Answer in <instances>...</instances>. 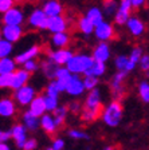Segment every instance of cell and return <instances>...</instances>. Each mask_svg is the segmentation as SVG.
Listing matches in <instances>:
<instances>
[{
    "label": "cell",
    "instance_id": "obj_1",
    "mask_svg": "<svg viewBox=\"0 0 149 150\" xmlns=\"http://www.w3.org/2000/svg\"><path fill=\"white\" fill-rule=\"evenodd\" d=\"M122 114H124L122 105L120 103L118 99H115L109 103L99 115H101V118L105 122L106 126H109V127H117L122 121Z\"/></svg>",
    "mask_w": 149,
    "mask_h": 150
},
{
    "label": "cell",
    "instance_id": "obj_2",
    "mask_svg": "<svg viewBox=\"0 0 149 150\" xmlns=\"http://www.w3.org/2000/svg\"><path fill=\"white\" fill-rule=\"evenodd\" d=\"M93 60V56L89 54H73V56L68 59V62L65 66L71 74L81 75L90 67Z\"/></svg>",
    "mask_w": 149,
    "mask_h": 150
},
{
    "label": "cell",
    "instance_id": "obj_3",
    "mask_svg": "<svg viewBox=\"0 0 149 150\" xmlns=\"http://www.w3.org/2000/svg\"><path fill=\"white\" fill-rule=\"evenodd\" d=\"M14 91H15V93H14V100H15V103H18L19 106H22V107L28 106L30 102H31V100L34 99V97L36 95V90L28 83L23 84L22 87L16 88V90H14Z\"/></svg>",
    "mask_w": 149,
    "mask_h": 150
},
{
    "label": "cell",
    "instance_id": "obj_4",
    "mask_svg": "<svg viewBox=\"0 0 149 150\" xmlns=\"http://www.w3.org/2000/svg\"><path fill=\"white\" fill-rule=\"evenodd\" d=\"M93 35L97 38V39H98L99 42H109V40H112L113 38L115 36L114 25H113L110 22H108V20H105V19H103L101 23H98L97 25H94Z\"/></svg>",
    "mask_w": 149,
    "mask_h": 150
},
{
    "label": "cell",
    "instance_id": "obj_5",
    "mask_svg": "<svg viewBox=\"0 0 149 150\" xmlns=\"http://www.w3.org/2000/svg\"><path fill=\"white\" fill-rule=\"evenodd\" d=\"M1 24H19L22 25L26 20V15L20 7L14 6L1 13Z\"/></svg>",
    "mask_w": 149,
    "mask_h": 150
},
{
    "label": "cell",
    "instance_id": "obj_6",
    "mask_svg": "<svg viewBox=\"0 0 149 150\" xmlns=\"http://www.w3.org/2000/svg\"><path fill=\"white\" fill-rule=\"evenodd\" d=\"M27 24L32 30L44 31L47 28V16L42 8H34L27 18Z\"/></svg>",
    "mask_w": 149,
    "mask_h": 150
},
{
    "label": "cell",
    "instance_id": "obj_7",
    "mask_svg": "<svg viewBox=\"0 0 149 150\" xmlns=\"http://www.w3.org/2000/svg\"><path fill=\"white\" fill-rule=\"evenodd\" d=\"M132 3L130 0H120L117 7V11L113 15V20L114 24L117 25H125L126 20L129 19V16L132 15Z\"/></svg>",
    "mask_w": 149,
    "mask_h": 150
},
{
    "label": "cell",
    "instance_id": "obj_8",
    "mask_svg": "<svg viewBox=\"0 0 149 150\" xmlns=\"http://www.w3.org/2000/svg\"><path fill=\"white\" fill-rule=\"evenodd\" d=\"M85 87H83V82L82 78L78 74H71L70 78L66 81V86H65V93H67L71 97H81L82 94L85 93Z\"/></svg>",
    "mask_w": 149,
    "mask_h": 150
},
{
    "label": "cell",
    "instance_id": "obj_9",
    "mask_svg": "<svg viewBox=\"0 0 149 150\" xmlns=\"http://www.w3.org/2000/svg\"><path fill=\"white\" fill-rule=\"evenodd\" d=\"M0 28H1V30H0L1 38L8 42H11V43H16L18 40H20L23 34H24L23 27L19 24H3Z\"/></svg>",
    "mask_w": 149,
    "mask_h": 150
},
{
    "label": "cell",
    "instance_id": "obj_10",
    "mask_svg": "<svg viewBox=\"0 0 149 150\" xmlns=\"http://www.w3.org/2000/svg\"><path fill=\"white\" fill-rule=\"evenodd\" d=\"M67 28H68V22L63 15H56V16H50V18H47L46 30L48 32H51V34L67 31Z\"/></svg>",
    "mask_w": 149,
    "mask_h": 150
},
{
    "label": "cell",
    "instance_id": "obj_11",
    "mask_svg": "<svg viewBox=\"0 0 149 150\" xmlns=\"http://www.w3.org/2000/svg\"><path fill=\"white\" fill-rule=\"evenodd\" d=\"M125 25H126L129 34L134 38L143 36L144 32H145V23H144L143 19H140L138 16L130 15L129 19L126 20V23H125Z\"/></svg>",
    "mask_w": 149,
    "mask_h": 150
},
{
    "label": "cell",
    "instance_id": "obj_12",
    "mask_svg": "<svg viewBox=\"0 0 149 150\" xmlns=\"http://www.w3.org/2000/svg\"><path fill=\"white\" fill-rule=\"evenodd\" d=\"M73 51L67 47L65 48H55L54 51L48 54V59L51 62H54L56 66H65L66 63L68 62V59L73 56Z\"/></svg>",
    "mask_w": 149,
    "mask_h": 150
},
{
    "label": "cell",
    "instance_id": "obj_13",
    "mask_svg": "<svg viewBox=\"0 0 149 150\" xmlns=\"http://www.w3.org/2000/svg\"><path fill=\"white\" fill-rule=\"evenodd\" d=\"M102 105V93L99 88H91L89 90L86 99H85V109L90 110H101Z\"/></svg>",
    "mask_w": 149,
    "mask_h": 150
},
{
    "label": "cell",
    "instance_id": "obj_14",
    "mask_svg": "<svg viewBox=\"0 0 149 150\" xmlns=\"http://www.w3.org/2000/svg\"><path fill=\"white\" fill-rule=\"evenodd\" d=\"M110 55H112V50H110V46H109L108 42H99L93 50V56L94 60H98V62H103L106 63L110 59Z\"/></svg>",
    "mask_w": 149,
    "mask_h": 150
},
{
    "label": "cell",
    "instance_id": "obj_15",
    "mask_svg": "<svg viewBox=\"0 0 149 150\" xmlns=\"http://www.w3.org/2000/svg\"><path fill=\"white\" fill-rule=\"evenodd\" d=\"M126 74L128 72L125 71H118L117 74H114L112 82H110V87H112L113 95L115 99H120L122 93H124V81L126 78Z\"/></svg>",
    "mask_w": 149,
    "mask_h": 150
},
{
    "label": "cell",
    "instance_id": "obj_16",
    "mask_svg": "<svg viewBox=\"0 0 149 150\" xmlns=\"http://www.w3.org/2000/svg\"><path fill=\"white\" fill-rule=\"evenodd\" d=\"M9 133H11V138H14V141H15L16 146H18L19 149H22L24 141L28 138L27 137V129H26L22 123H16V125H14L12 127H11Z\"/></svg>",
    "mask_w": 149,
    "mask_h": 150
},
{
    "label": "cell",
    "instance_id": "obj_17",
    "mask_svg": "<svg viewBox=\"0 0 149 150\" xmlns=\"http://www.w3.org/2000/svg\"><path fill=\"white\" fill-rule=\"evenodd\" d=\"M16 114V103L12 98H1L0 99V117L11 118Z\"/></svg>",
    "mask_w": 149,
    "mask_h": 150
},
{
    "label": "cell",
    "instance_id": "obj_18",
    "mask_svg": "<svg viewBox=\"0 0 149 150\" xmlns=\"http://www.w3.org/2000/svg\"><path fill=\"white\" fill-rule=\"evenodd\" d=\"M43 12L46 13L47 18L50 16H56V15H62L63 13V6L59 0H46L43 3Z\"/></svg>",
    "mask_w": 149,
    "mask_h": 150
},
{
    "label": "cell",
    "instance_id": "obj_19",
    "mask_svg": "<svg viewBox=\"0 0 149 150\" xmlns=\"http://www.w3.org/2000/svg\"><path fill=\"white\" fill-rule=\"evenodd\" d=\"M31 78V72L26 71L24 69H20V70H15L14 71V79H12V84L11 87L12 90H16V88L22 87L23 84H27L28 81Z\"/></svg>",
    "mask_w": 149,
    "mask_h": 150
},
{
    "label": "cell",
    "instance_id": "obj_20",
    "mask_svg": "<svg viewBox=\"0 0 149 150\" xmlns=\"http://www.w3.org/2000/svg\"><path fill=\"white\" fill-rule=\"evenodd\" d=\"M39 54H41V47L36 46V44H34V46H31L30 48L24 50L23 52L18 54V55L15 56V62H16V64H23L26 60L35 59Z\"/></svg>",
    "mask_w": 149,
    "mask_h": 150
},
{
    "label": "cell",
    "instance_id": "obj_21",
    "mask_svg": "<svg viewBox=\"0 0 149 150\" xmlns=\"http://www.w3.org/2000/svg\"><path fill=\"white\" fill-rule=\"evenodd\" d=\"M39 126L43 129V131H46L47 134H55L56 130H58V126L55 125L53 115L48 114V112H44L39 117Z\"/></svg>",
    "mask_w": 149,
    "mask_h": 150
},
{
    "label": "cell",
    "instance_id": "obj_22",
    "mask_svg": "<svg viewBox=\"0 0 149 150\" xmlns=\"http://www.w3.org/2000/svg\"><path fill=\"white\" fill-rule=\"evenodd\" d=\"M71 40L70 34L67 31H62V32H55L51 35V46L55 48H65L68 46Z\"/></svg>",
    "mask_w": 149,
    "mask_h": 150
},
{
    "label": "cell",
    "instance_id": "obj_23",
    "mask_svg": "<svg viewBox=\"0 0 149 150\" xmlns=\"http://www.w3.org/2000/svg\"><path fill=\"white\" fill-rule=\"evenodd\" d=\"M28 111L31 112V114H34L35 117H38V118H39L42 114L46 112V107H44L43 97H42V95H38V94L35 95L34 99L28 105Z\"/></svg>",
    "mask_w": 149,
    "mask_h": 150
},
{
    "label": "cell",
    "instance_id": "obj_24",
    "mask_svg": "<svg viewBox=\"0 0 149 150\" xmlns=\"http://www.w3.org/2000/svg\"><path fill=\"white\" fill-rule=\"evenodd\" d=\"M141 55H143V48L138 46L133 47L130 54L128 55V66H126V70H125V71L126 72L133 71V70L137 67V64H138V60H140Z\"/></svg>",
    "mask_w": 149,
    "mask_h": 150
},
{
    "label": "cell",
    "instance_id": "obj_25",
    "mask_svg": "<svg viewBox=\"0 0 149 150\" xmlns=\"http://www.w3.org/2000/svg\"><path fill=\"white\" fill-rule=\"evenodd\" d=\"M22 125L30 131H36L39 129V118L27 110L22 115Z\"/></svg>",
    "mask_w": 149,
    "mask_h": 150
},
{
    "label": "cell",
    "instance_id": "obj_26",
    "mask_svg": "<svg viewBox=\"0 0 149 150\" xmlns=\"http://www.w3.org/2000/svg\"><path fill=\"white\" fill-rule=\"evenodd\" d=\"M86 16L89 19V22L91 23L93 25H97L98 23H101L105 19V15L102 13V9L99 8V7H90V8L86 11Z\"/></svg>",
    "mask_w": 149,
    "mask_h": 150
},
{
    "label": "cell",
    "instance_id": "obj_27",
    "mask_svg": "<svg viewBox=\"0 0 149 150\" xmlns=\"http://www.w3.org/2000/svg\"><path fill=\"white\" fill-rule=\"evenodd\" d=\"M106 72V64L103 62H98V60H93V63L90 64V67L83 72V75H93V76H102Z\"/></svg>",
    "mask_w": 149,
    "mask_h": 150
},
{
    "label": "cell",
    "instance_id": "obj_28",
    "mask_svg": "<svg viewBox=\"0 0 149 150\" xmlns=\"http://www.w3.org/2000/svg\"><path fill=\"white\" fill-rule=\"evenodd\" d=\"M16 70V62L15 59L6 56L0 58V74H11Z\"/></svg>",
    "mask_w": 149,
    "mask_h": 150
},
{
    "label": "cell",
    "instance_id": "obj_29",
    "mask_svg": "<svg viewBox=\"0 0 149 150\" xmlns=\"http://www.w3.org/2000/svg\"><path fill=\"white\" fill-rule=\"evenodd\" d=\"M67 107L66 106H58L55 110L53 111V118H54V122H55V125L58 126H62L65 123L66 118H67Z\"/></svg>",
    "mask_w": 149,
    "mask_h": 150
},
{
    "label": "cell",
    "instance_id": "obj_30",
    "mask_svg": "<svg viewBox=\"0 0 149 150\" xmlns=\"http://www.w3.org/2000/svg\"><path fill=\"white\" fill-rule=\"evenodd\" d=\"M78 30L83 35L89 36V35H93L94 25L89 22V19H87L86 16H81V18L78 19Z\"/></svg>",
    "mask_w": 149,
    "mask_h": 150
},
{
    "label": "cell",
    "instance_id": "obj_31",
    "mask_svg": "<svg viewBox=\"0 0 149 150\" xmlns=\"http://www.w3.org/2000/svg\"><path fill=\"white\" fill-rule=\"evenodd\" d=\"M117 7H118V3L117 0H103L102 3V13L106 16H113L117 11Z\"/></svg>",
    "mask_w": 149,
    "mask_h": 150
},
{
    "label": "cell",
    "instance_id": "obj_32",
    "mask_svg": "<svg viewBox=\"0 0 149 150\" xmlns=\"http://www.w3.org/2000/svg\"><path fill=\"white\" fill-rule=\"evenodd\" d=\"M43 97V103L46 107V112H53L56 107L59 106V98H54V97H48V95H42Z\"/></svg>",
    "mask_w": 149,
    "mask_h": 150
},
{
    "label": "cell",
    "instance_id": "obj_33",
    "mask_svg": "<svg viewBox=\"0 0 149 150\" xmlns=\"http://www.w3.org/2000/svg\"><path fill=\"white\" fill-rule=\"evenodd\" d=\"M14 51V43L6 40V39H0V58H6L9 56Z\"/></svg>",
    "mask_w": 149,
    "mask_h": 150
},
{
    "label": "cell",
    "instance_id": "obj_34",
    "mask_svg": "<svg viewBox=\"0 0 149 150\" xmlns=\"http://www.w3.org/2000/svg\"><path fill=\"white\" fill-rule=\"evenodd\" d=\"M101 114V110H90V109H83L81 112V117L85 122H94Z\"/></svg>",
    "mask_w": 149,
    "mask_h": 150
},
{
    "label": "cell",
    "instance_id": "obj_35",
    "mask_svg": "<svg viewBox=\"0 0 149 150\" xmlns=\"http://www.w3.org/2000/svg\"><path fill=\"white\" fill-rule=\"evenodd\" d=\"M138 95H140V99L144 103L149 102V83L148 81H143L138 84Z\"/></svg>",
    "mask_w": 149,
    "mask_h": 150
},
{
    "label": "cell",
    "instance_id": "obj_36",
    "mask_svg": "<svg viewBox=\"0 0 149 150\" xmlns=\"http://www.w3.org/2000/svg\"><path fill=\"white\" fill-rule=\"evenodd\" d=\"M82 82H83L85 90L89 91V90H91V88L98 87L99 79L97 78V76H93V75H85L83 79H82Z\"/></svg>",
    "mask_w": 149,
    "mask_h": 150
},
{
    "label": "cell",
    "instance_id": "obj_37",
    "mask_svg": "<svg viewBox=\"0 0 149 150\" xmlns=\"http://www.w3.org/2000/svg\"><path fill=\"white\" fill-rule=\"evenodd\" d=\"M67 134L71 139H77V141L90 139V135L87 134V133H85V131H82V130H78V129H71V130H68Z\"/></svg>",
    "mask_w": 149,
    "mask_h": 150
},
{
    "label": "cell",
    "instance_id": "obj_38",
    "mask_svg": "<svg viewBox=\"0 0 149 150\" xmlns=\"http://www.w3.org/2000/svg\"><path fill=\"white\" fill-rule=\"evenodd\" d=\"M70 75H71V72L67 70V67H56L55 72H54V78L66 82L68 78H70Z\"/></svg>",
    "mask_w": 149,
    "mask_h": 150
},
{
    "label": "cell",
    "instance_id": "obj_39",
    "mask_svg": "<svg viewBox=\"0 0 149 150\" xmlns=\"http://www.w3.org/2000/svg\"><path fill=\"white\" fill-rule=\"evenodd\" d=\"M42 69H43V72L46 74V76H48V78H54V72H55V69L58 67V66L55 64L54 62H51V60H47V62H43L42 63Z\"/></svg>",
    "mask_w": 149,
    "mask_h": 150
},
{
    "label": "cell",
    "instance_id": "obj_40",
    "mask_svg": "<svg viewBox=\"0 0 149 150\" xmlns=\"http://www.w3.org/2000/svg\"><path fill=\"white\" fill-rule=\"evenodd\" d=\"M14 72L11 74H0V88H9L12 84Z\"/></svg>",
    "mask_w": 149,
    "mask_h": 150
},
{
    "label": "cell",
    "instance_id": "obj_41",
    "mask_svg": "<svg viewBox=\"0 0 149 150\" xmlns=\"http://www.w3.org/2000/svg\"><path fill=\"white\" fill-rule=\"evenodd\" d=\"M114 66L118 71H125L128 66V55H118L114 60Z\"/></svg>",
    "mask_w": 149,
    "mask_h": 150
},
{
    "label": "cell",
    "instance_id": "obj_42",
    "mask_svg": "<svg viewBox=\"0 0 149 150\" xmlns=\"http://www.w3.org/2000/svg\"><path fill=\"white\" fill-rule=\"evenodd\" d=\"M46 95H48V97H54V98H59V90L56 88V84H55V81H51L48 84H47L46 87Z\"/></svg>",
    "mask_w": 149,
    "mask_h": 150
},
{
    "label": "cell",
    "instance_id": "obj_43",
    "mask_svg": "<svg viewBox=\"0 0 149 150\" xmlns=\"http://www.w3.org/2000/svg\"><path fill=\"white\" fill-rule=\"evenodd\" d=\"M22 66H23V69H24L26 71H28V72H35L38 69H39V63L36 62V58H35V59L26 60Z\"/></svg>",
    "mask_w": 149,
    "mask_h": 150
},
{
    "label": "cell",
    "instance_id": "obj_44",
    "mask_svg": "<svg viewBox=\"0 0 149 150\" xmlns=\"http://www.w3.org/2000/svg\"><path fill=\"white\" fill-rule=\"evenodd\" d=\"M38 147V141L35 138H27L23 144L22 149L23 150H35Z\"/></svg>",
    "mask_w": 149,
    "mask_h": 150
},
{
    "label": "cell",
    "instance_id": "obj_45",
    "mask_svg": "<svg viewBox=\"0 0 149 150\" xmlns=\"http://www.w3.org/2000/svg\"><path fill=\"white\" fill-rule=\"evenodd\" d=\"M67 110L70 112H73V114H78V112L82 110V106H81V103L78 102V100H71V102L68 103Z\"/></svg>",
    "mask_w": 149,
    "mask_h": 150
},
{
    "label": "cell",
    "instance_id": "obj_46",
    "mask_svg": "<svg viewBox=\"0 0 149 150\" xmlns=\"http://www.w3.org/2000/svg\"><path fill=\"white\" fill-rule=\"evenodd\" d=\"M15 0H0V13L6 12L7 9H9L11 7L15 6Z\"/></svg>",
    "mask_w": 149,
    "mask_h": 150
},
{
    "label": "cell",
    "instance_id": "obj_47",
    "mask_svg": "<svg viewBox=\"0 0 149 150\" xmlns=\"http://www.w3.org/2000/svg\"><path fill=\"white\" fill-rule=\"evenodd\" d=\"M137 66H140V69L143 70V71H148L149 70V56L146 55H141V58H140V60H138V64Z\"/></svg>",
    "mask_w": 149,
    "mask_h": 150
},
{
    "label": "cell",
    "instance_id": "obj_48",
    "mask_svg": "<svg viewBox=\"0 0 149 150\" xmlns=\"http://www.w3.org/2000/svg\"><path fill=\"white\" fill-rule=\"evenodd\" d=\"M51 147H53L54 150H62V149H65V141H63L62 138H55V139L53 141Z\"/></svg>",
    "mask_w": 149,
    "mask_h": 150
},
{
    "label": "cell",
    "instance_id": "obj_49",
    "mask_svg": "<svg viewBox=\"0 0 149 150\" xmlns=\"http://www.w3.org/2000/svg\"><path fill=\"white\" fill-rule=\"evenodd\" d=\"M9 139H11V133L7 130H1V129H0V144L8 142Z\"/></svg>",
    "mask_w": 149,
    "mask_h": 150
},
{
    "label": "cell",
    "instance_id": "obj_50",
    "mask_svg": "<svg viewBox=\"0 0 149 150\" xmlns=\"http://www.w3.org/2000/svg\"><path fill=\"white\" fill-rule=\"evenodd\" d=\"M146 1H148V0H130L132 8H133V9H140L141 7L145 6Z\"/></svg>",
    "mask_w": 149,
    "mask_h": 150
},
{
    "label": "cell",
    "instance_id": "obj_51",
    "mask_svg": "<svg viewBox=\"0 0 149 150\" xmlns=\"http://www.w3.org/2000/svg\"><path fill=\"white\" fill-rule=\"evenodd\" d=\"M0 150H11V147L7 145V142H3V144H0Z\"/></svg>",
    "mask_w": 149,
    "mask_h": 150
},
{
    "label": "cell",
    "instance_id": "obj_52",
    "mask_svg": "<svg viewBox=\"0 0 149 150\" xmlns=\"http://www.w3.org/2000/svg\"><path fill=\"white\" fill-rule=\"evenodd\" d=\"M102 150H114V147L113 146H106V147H103Z\"/></svg>",
    "mask_w": 149,
    "mask_h": 150
},
{
    "label": "cell",
    "instance_id": "obj_53",
    "mask_svg": "<svg viewBox=\"0 0 149 150\" xmlns=\"http://www.w3.org/2000/svg\"><path fill=\"white\" fill-rule=\"evenodd\" d=\"M16 3H23V1H26V0H15Z\"/></svg>",
    "mask_w": 149,
    "mask_h": 150
},
{
    "label": "cell",
    "instance_id": "obj_54",
    "mask_svg": "<svg viewBox=\"0 0 149 150\" xmlns=\"http://www.w3.org/2000/svg\"><path fill=\"white\" fill-rule=\"evenodd\" d=\"M38 1H39V3H44V1H46V0H38Z\"/></svg>",
    "mask_w": 149,
    "mask_h": 150
},
{
    "label": "cell",
    "instance_id": "obj_55",
    "mask_svg": "<svg viewBox=\"0 0 149 150\" xmlns=\"http://www.w3.org/2000/svg\"><path fill=\"white\" fill-rule=\"evenodd\" d=\"M46 150H54V149H53V147H51V146H50V147H47Z\"/></svg>",
    "mask_w": 149,
    "mask_h": 150
},
{
    "label": "cell",
    "instance_id": "obj_56",
    "mask_svg": "<svg viewBox=\"0 0 149 150\" xmlns=\"http://www.w3.org/2000/svg\"><path fill=\"white\" fill-rule=\"evenodd\" d=\"M0 27H1V18H0Z\"/></svg>",
    "mask_w": 149,
    "mask_h": 150
},
{
    "label": "cell",
    "instance_id": "obj_57",
    "mask_svg": "<svg viewBox=\"0 0 149 150\" xmlns=\"http://www.w3.org/2000/svg\"><path fill=\"white\" fill-rule=\"evenodd\" d=\"M0 39H3V38H1V32H0Z\"/></svg>",
    "mask_w": 149,
    "mask_h": 150
},
{
    "label": "cell",
    "instance_id": "obj_58",
    "mask_svg": "<svg viewBox=\"0 0 149 150\" xmlns=\"http://www.w3.org/2000/svg\"><path fill=\"white\" fill-rule=\"evenodd\" d=\"M62 150H65V149H62Z\"/></svg>",
    "mask_w": 149,
    "mask_h": 150
}]
</instances>
